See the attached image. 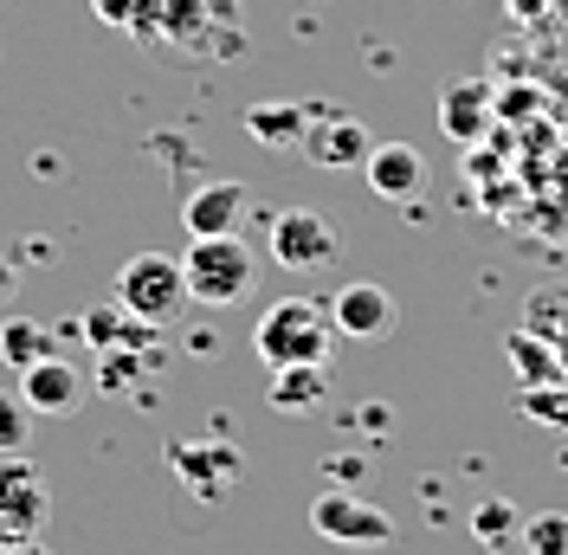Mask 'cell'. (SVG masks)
<instances>
[{
    "instance_id": "22",
    "label": "cell",
    "mask_w": 568,
    "mask_h": 555,
    "mask_svg": "<svg viewBox=\"0 0 568 555\" xmlns=\"http://www.w3.org/2000/svg\"><path fill=\"white\" fill-rule=\"evenodd\" d=\"M323 472H336V478H343V485H355V478H362V458H355V452H336V458H329V465H323Z\"/></svg>"
},
{
    "instance_id": "24",
    "label": "cell",
    "mask_w": 568,
    "mask_h": 555,
    "mask_svg": "<svg viewBox=\"0 0 568 555\" xmlns=\"http://www.w3.org/2000/svg\"><path fill=\"white\" fill-rule=\"evenodd\" d=\"M0 555H52L39 536H20V543H0Z\"/></svg>"
},
{
    "instance_id": "13",
    "label": "cell",
    "mask_w": 568,
    "mask_h": 555,
    "mask_svg": "<svg viewBox=\"0 0 568 555\" xmlns=\"http://www.w3.org/2000/svg\"><path fill=\"white\" fill-rule=\"evenodd\" d=\"M485 123H491V91H485L478 78H465V84H446V91H439V130H446L453 142L478 149Z\"/></svg>"
},
{
    "instance_id": "17",
    "label": "cell",
    "mask_w": 568,
    "mask_h": 555,
    "mask_svg": "<svg viewBox=\"0 0 568 555\" xmlns=\"http://www.w3.org/2000/svg\"><path fill=\"white\" fill-rule=\"evenodd\" d=\"M471 536L497 549V543H517L524 536V517H517V504H504V497H485L478 511H471Z\"/></svg>"
},
{
    "instance_id": "9",
    "label": "cell",
    "mask_w": 568,
    "mask_h": 555,
    "mask_svg": "<svg viewBox=\"0 0 568 555\" xmlns=\"http://www.w3.org/2000/svg\"><path fill=\"white\" fill-rule=\"evenodd\" d=\"M246 208H252L246 181H207L201 194H187L181 226H187V240H220V233H240V213Z\"/></svg>"
},
{
    "instance_id": "15",
    "label": "cell",
    "mask_w": 568,
    "mask_h": 555,
    "mask_svg": "<svg viewBox=\"0 0 568 555\" xmlns=\"http://www.w3.org/2000/svg\"><path fill=\"white\" fill-rule=\"evenodd\" d=\"M252 142L265 149H304V130H311V110L304 104H252L246 110Z\"/></svg>"
},
{
    "instance_id": "7",
    "label": "cell",
    "mask_w": 568,
    "mask_h": 555,
    "mask_svg": "<svg viewBox=\"0 0 568 555\" xmlns=\"http://www.w3.org/2000/svg\"><path fill=\"white\" fill-rule=\"evenodd\" d=\"M329 323H336V336H349V343H388L394 323H400V304H394L388 284L355 278V284H343V291L329 297Z\"/></svg>"
},
{
    "instance_id": "14",
    "label": "cell",
    "mask_w": 568,
    "mask_h": 555,
    "mask_svg": "<svg viewBox=\"0 0 568 555\" xmlns=\"http://www.w3.org/2000/svg\"><path fill=\"white\" fill-rule=\"evenodd\" d=\"M323 394H329V362H297V369H272V382H265V401H272L278 414H304V407H317Z\"/></svg>"
},
{
    "instance_id": "18",
    "label": "cell",
    "mask_w": 568,
    "mask_h": 555,
    "mask_svg": "<svg viewBox=\"0 0 568 555\" xmlns=\"http://www.w3.org/2000/svg\"><path fill=\"white\" fill-rule=\"evenodd\" d=\"M530 555H568V511H542V517H524V536H517Z\"/></svg>"
},
{
    "instance_id": "23",
    "label": "cell",
    "mask_w": 568,
    "mask_h": 555,
    "mask_svg": "<svg viewBox=\"0 0 568 555\" xmlns=\"http://www.w3.org/2000/svg\"><path fill=\"white\" fill-rule=\"evenodd\" d=\"M13 291H20V272H13V259H7V252H0V304H7V297H13Z\"/></svg>"
},
{
    "instance_id": "5",
    "label": "cell",
    "mask_w": 568,
    "mask_h": 555,
    "mask_svg": "<svg viewBox=\"0 0 568 555\" xmlns=\"http://www.w3.org/2000/svg\"><path fill=\"white\" fill-rule=\"evenodd\" d=\"M311 529L329 536V543H343V549H388L394 543V517L382 504H362L349 491H323L317 504H311Z\"/></svg>"
},
{
    "instance_id": "8",
    "label": "cell",
    "mask_w": 568,
    "mask_h": 555,
    "mask_svg": "<svg viewBox=\"0 0 568 555\" xmlns=\"http://www.w3.org/2000/svg\"><path fill=\"white\" fill-rule=\"evenodd\" d=\"M311 110V130H304V155L317 162V169H362L368 162V130L355 123L343 104H304Z\"/></svg>"
},
{
    "instance_id": "16",
    "label": "cell",
    "mask_w": 568,
    "mask_h": 555,
    "mask_svg": "<svg viewBox=\"0 0 568 555\" xmlns=\"http://www.w3.org/2000/svg\"><path fill=\"white\" fill-rule=\"evenodd\" d=\"M45 355H59V336L45 323H33V316H7L0 323V362L7 369H33Z\"/></svg>"
},
{
    "instance_id": "21",
    "label": "cell",
    "mask_w": 568,
    "mask_h": 555,
    "mask_svg": "<svg viewBox=\"0 0 568 555\" xmlns=\"http://www.w3.org/2000/svg\"><path fill=\"white\" fill-rule=\"evenodd\" d=\"M149 0H98V20H110V27H136V33H149V13H142Z\"/></svg>"
},
{
    "instance_id": "4",
    "label": "cell",
    "mask_w": 568,
    "mask_h": 555,
    "mask_svg": "<svg viewBox=\"0 0 568 555\" xmlns=\"http://www.w3.org/2000/svg\"><path fill=\"white\" fill-rule=\"evenodd\" d=\"M116 304L136 316V323H175V311L187 304V284H181V259L169 252H136L123 272H116Z\"/></svg>"
},
{
    "instance_id": "6",
    "label": "cell",
    "mask_w": 568,
    "mask_h": 555,
    "mask_svg": "<svg viewBox=\"0 0 568 555\" xmlns=\"http://www.w3.org/2000/svg\"><path fill=\"white\" fill-rule=\"evenodd\" d=\"M52 511L45 497V478L27 452H0V543H20V536H39V523Z\"/></svg>"
},
{
    "instance_id": "12",
    "label": "cell",
    "mask_w": 568,
    "mask_h": 555,
    "mask_svg": "<svg viewBox=\"0 0 568 555\" xmlns=\"http://www.w3.org/2000/svg\"><path fill=\"white\" fill-rule=\"evenodd\" d=\"M362 174H368V188H375L382 201H414L426 188V162H420L414 142H382V149H368Z\"/></svg>"
},
{
    "instance_id": "20",
    "label": "cell",
    "mask_w": 568,
    "mask_h": 555,
    "mask_svg": "<svg viewBox=\"0 0 568 555\" xmlns=\"http://www.w3.org/2000/svg\"><path fill=\"white\" fill-rule=\"evenodd\" d=\"M510 362H524V369H517V375H524V382L530 387H542V382H556V355H549V349L542 343H524V336H510Z\"/></svg>"
},
{
    "instance_id": "2",
    "label": "cell",
    "mask_w": 568,
    "mask_h": 555,
    "mask_svg": "<svg viewBox=\"0 0 568 555\" xmlns=\"http://www.w3.org/2000/svg\"><path fill=\"white\" fill-rule=\"evenodd\" d=\"M258 278V259L240 233H220V240H194L181 252V284H187V304L201 311H233Z\"/></svg>"
},
{
    "instance_id": "10",
    "label": "cell",
    "mask_w": 568,
    "mask_h": 555,
    "mask_svg": "<svg viewBox=\"0 0 568 555\" xmlns=\"http://www.w3.org/2000/svg\"><path fill=\"white\" fill-rule=\"evenodd\" d=\"M169 465L181 472V485L194 491V497H226V491L240 485V452L233 446H194V440H175L169 446Z\"/></svg>"
},
{
    "instance_id": "3",
    "label": "cell",
    "mask_w": 568,
    "mask_h": 555,
    "mask_svg": "<svg viewBox=\"0 0 568 555\" xmlns=\"http://www.w3.org/2000/svg\"><path fill=\"white\" fill-rule=\"evenodd\" d=\"M265 252H272L278 272H297V278L329 272V265L343 259V226L317 208H284V213H272Z\"/></svg>"
},
{
    "instance_id": "11",
    "label": "cell",
    "mask_w": 568,
    "mask_h": 555,
    "mask_svg": "<svg viewBox=\"0 0 568 555\" xmlns=\"http://www.w3.org/2000/svg\"><path fill=\"white\" fill-rule=\"evenodd\" d=\"M33 414H71L78 401H84V375L71 369L65 355H45L33 369H20V387H13Z\"/></svg>"
},
{
    "instance_id": "19",
    "label": "cell",
    "mask_w": 568,
    "mask_h": 555,
    "mask_svg": "<svg viewBox=\"0 0 568 555\" xmlns=\"http://www.w3.org/2000/svg\"><path fill=\"white\" fill-rule=\"evenodd\" d=\"M33 440V407L20 394H0V452H27Z\"/></svg>"
},
{
    "instance_id": "1",
    "label": "cell",
    "mask_w": 568,
    "mask_h": 555,
    "mask_svg": "<svg viewBox=\"0 0 568 555\" xmlns=\"http://www.w3.org/2000/svg\"><path fill=\"white\" fill-rule=\"evenodd\" d=\"M329 343H336V323H329V304H317V297H278L258 311V330H252V349L265 369L329 362Z\"/></svg>"
}]
</instances>
